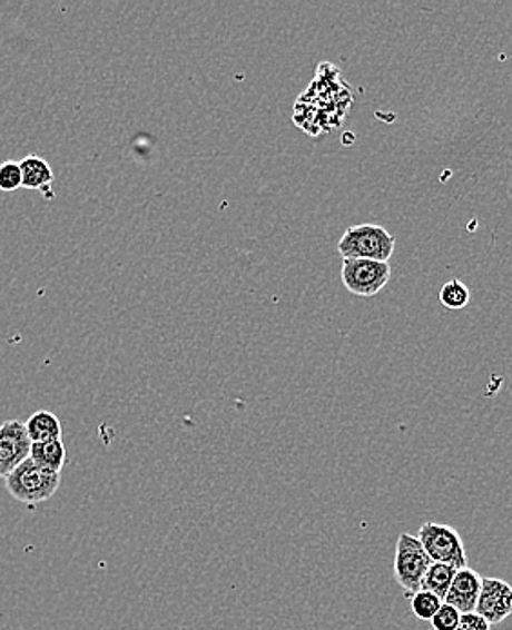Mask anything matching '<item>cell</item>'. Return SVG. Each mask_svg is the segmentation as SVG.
Returning <instances> with one entry per match:
<instances>
[{"label":"cell","instance_id":"4fadbf2b","mask_svg":"<svg viewBox=\"0 0 512 630\" xmlns=\"http://www.w3.org/2000/svg\"><path fill=\"white\" fill-rule=\"evenodd\" d=\"M440 302L442 306L447 307V309L459 311L463 307L469 306L471 302V291L463 284L459 278H453L444 284V287L440 289Z\"/></svg>","mask_w":512,"mask_h":630},{"label":"cell","instance_id":"7c38bea8","mask_svg":"<svg viewBox=\"0 0 512 630\" xmlns=\"http://www.w3.org/2000/svg\"><path fill=\"white\" fill-rule=\"evenodd\" d=\"M456 572H459V569H454V567L433 562V565L429 567L427 572H425L420 591L433 592L440 600H445L449 587L453 583Z\"/></svg>","mask_w":512,"mask_h":630},{"label":"cell","instance_id":"3957f363","mask_svg":"<svg viewBox=\"0 0 512 630\" xmlns=\"http://www.w3.org/2000/svg\"><path fill=\"white\" fill-rule=\"evenodd\" d=\"M431 565L433 560L429 558L419 538L410 532H402L394 552V578L407 597H413L414 592L422 589L425 572Z\"/></svg>","mask_w":512,"mask_h":630},{"label":"cell","instance_id":"6da1fadb","mask_svg":"<svg viewBox=\"0 0 512 630\" xmlns=\"http://www.w3.org/2000/svg\"><path fill=\"white\" fill-rule=\"evenodd\" d=\"M60 488V473L40 467L39 463L28 459L6 478V489L17 502L37 505L53 498Z\"/></svg>","mask_w":512,"mask_h":630},{"label":"cell","instance_id":"30bf717a","mask_svg":"<svg viewBox=\"0 0 512 630\" xmlns=\"http://www.w3.org/2000/svg\"><path fill=\"white\" fill-rule=\"evenodd\" d=\"M24 424L31 443L62 440V424L50 411H37Z\"/></svg>","mask_w":512,"mask_h":630},{"label":"cell","instance_id":"8992f818","mask_svg":"<svg viewBox=\"0 0 512 630\" xmlns=\"http://www.w3.org/2000/svg\"><path fill=\"white\" fill-rule=\"evenodd\" d=\"M31 440L24 422L8 420L0 425V478L10 476L20 463L30 459Z\"/></svg>","mask_w":512,"mask_h":630},{"label":"cell","instance_id":"7a4b0ae2","mask_svg":"<svg viewBox=\"0 0 512 630\" xmlns=\"http://www.w3.org/2000/svg\"><path fill=\"white\" fill-rule=\"evenodd\" d=\"M396 238L385 227L376 224H360L345 229L338 242L342 258L356 260L390 262Z\"/></svg>","mask_w":512,"mask_h":630},{"label":"cell","instance_id":"277c9868","mask_svg":"<svg viewBox=\"0 0 512 630\" xmlns=\"http://www.w3.org/2000/svg\"><path fill=\"white\" fill-rule=\"evenodd\" d=\"M420 543L434 563H445L454 569L469 567L467 552L456 529L445 523L427 522L420 528Z\"/></svg>","mask_w":512,"mask_h":630},{"label":"cell","instance_id":"e0dca14e","mask_svg":"<svg viewBox=\"0 0 512 630\" xmlns=\"http://www.w3.org/2000/svg\"><path fill=\"white\" fill-rule=\"evenodd\" d=\"M456 630H491V623L476 612H467L460 618Z\"/></svg>","mask_w":512,"mask_h":630},{"label":"cell","instance_id":"9a60e30c","mask_svg":"<svg viewBox=\"0 0 512 630\" xmlns=\"http://www.w3.org/2000/svg\"><path fill=\"white\" fill-rule=\"evenodd\" d=\"M19 188H22L20 164L13 160L0 164V191L11 193Z\"/></svg>","mask_w":512,"mask_h":630},{"label":"cell","instance_id":"ba28073f","mask_svg":"<svg viewBox=\"0 0 512 630\" xmlns=\"http://www.w3.org/2000/svg\"><path fill=\"white\" fill-rule=\"evenodd\" d=\"M482 580L479 572L465 567L460 569L454 577L453 583L449 587L445 603L459 609L462 614L476 611V603H479L480 589H482Z\"/></svg>","mask_w":512,"mask_h":630},{"label":"cell","instance_id":"5bb4252c","mask_svg":"<svg viewBox=\"0 0 512 630\" xmlns=\"http://www.w3.org/2000/svg\"><path fill=\"white\" fill-rule=\"evenodd\" d=\"M442 606H444V600H440L433 592L419 591L411 597V611L419 620H433Z\"/></svg>","mask_w":512,"mask_h":630},{"label":"cell","instance_id":"52a82bcc","mask_svg":"<svg viewBox=\"0 0 512 630\" xmlns=\"http://www.w3.org/2000/svg\"><path fill=\"white\" fill-rule=\"evenodd\" d=\"M476 614L482 616L491 626H498L512 614V585L500 578H483L480 589Z\"/></svg>","mask_w":512,"mask_h":630},{"label":"cell","instance_id":"8fae6325","mask_svg":"<svg viewBox=\"0 0 512 630\" xmlns=\"http://www.w3.org/2000/svg\"><path fill=\"white\" fill-rule=\"evenodd\" d=\"M30 459L39 463L40 467L60 473L66 465V445L62 440L51 442L31 443Z\"/></svg>","mask_w":512,"mask_h":630},{"label":"cell","instance_id":"9c48e42d","mask_svg":"<svg viewBox=\"0 0 512 630\" xmlns=\"http://www.w3.org/2000/svg\"><path fill=\"white\" fill-rule=\"evenodd\" d=\"M20 173H22V188L40 191L46 198H55L51 186L55 175L48 160L37 155H28L20 160Z\"/></svg>","mask_w":512,"mask_h":630},{"label":"cell","instance_id":"2e32d148","mask_svg":"<svg viewBox=\"0 0 512 630\" xmlns=\"http://www.w3.org/2000/svg\"><path fill=\"white\" fill-rule=\"evenodd\" d=\"M460 618H462V612L444 601V606L440 607V611L431 620V626L434 630H456Z\"/></svg>","mask_w":512,"mask_h":630},{"label":"cell","instance_id":"5b68a950","mask_svg":"<svg viewBox=\"0 0 512 630\" xmlns=\"http://www.w3.org/2000/svg\"><path fill=\"white\" fill-rule=\"evenodd\" d=\"M390 280V262L356 260V258H344L342 262V282L353 295H378Z\"/></svg>","mask_w":512,"mask_h":630}]
</instances>
